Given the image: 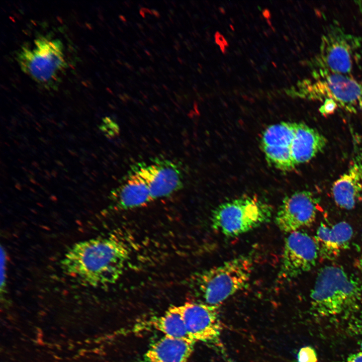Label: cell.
I'll return each mask as SVG.
<instances>
[{
  "mask_svg": "<svg viewBox=\"0 0 362 362\" xmlns=\"http://www.w3.org/2000/svg\"><path fill=\"white\" fill-rule=\"evenodd\" d=\"M131 251L114 237H97L78 242L61 261L64 273L80 284L102 287L115 283L123 274Z\"/></svg>",
  "mask_w": 362,
  "mask_h": 362,
  "instance_id": "obj_1",
  "label": "cell"
},
{
  "mask_svg": "<svg viewBox=\"0 0 362 362\" xmlns=\"http://www.w3.org/2000/svg\"><path fill=\"white\" fill-rule=\"evenodd\" d=\"M362 296V285L342 267L326 265L318 272L310 294L313 310L321 316L340 315L353 308Z\"/></svg>",
  "mask_w": 362,
  "mask_h": 362,
  "instance_id": "obj_2",
  "label": "cell"
},
{
  "mask_svg": "<svg viewBox=\"0 0 362 362\" xmlns=\"http://www.w3.org/2000/svg\"><path fill=\"white\" fill-rule=\"evenodd\" d=\"M308 130L309 126L301 122H281L268 126L262 133L260 145L269 164L290 171L309 161Z\"/></svg>",
  "mask_w": 362,
  "mask_h": 362,
  "instance_id": "obj_3",
  "label": "cell"
},
{
  "mask_svg": "<svg viewBox=\"0 0 362 362\" xmlns=\"http://www.w3.org/2000/svg\"><path fill=\"white\" fill-rule=\"evenodd\" d=\"M253 268L252 258L241 255L198 273L193 278V286L203 302L219 306L246 286Z\"/></svg>",
  "mask_w": 362,
  "mask_h": 362,
  "instance_id": "obj_4",
  "label": "cell"
},
{
  "mask_svg": "<svg viewBox=\"0 0 362 362\" xmlns=\"http://www.w3.org/2000/svg\"><path fill=\"white\" fill-rule=\"evenodd\" d=\"M288 93L312 101L332 99L350 113L362 111V81L347 75L313 72L312 79L299 81Z\"/></svg>",
  "mask_w": 362,
  "mask_h": 362,
  "instance_id": "obj_5",
  "label": "cell"
},
{
  "mask_svg": "<svg viewBox=\"0 0 362 362\" xmlns=\"http://www.w3.org/2000/svg\"><path fill=\"white\" fill-rule=\"evenodd\" d=\"M16 59L25 73L46 88L59 81L67 64L61 41L43 35L34 39L32 44L22 46Z\"/></svg>",
  "mask_w": 362,
  "mask_h": 362,
  "instance_id": "obj_6",
  "label": "cell"
},
{
  "mask_svg": "<svg viewBox=\"0 0 362 362\" xmlns=\"http://www.w3.org/2000/svg\"><path fill=\"white\" fill-rule=\"evenodd\" d=\"M272 207L256 197H244L224 202L213 211V229L228 237H235L269 222Z\"/></svg>",
  "mask_w": 362,
  "mask_h": 362,
  "instance_id": "obj_7",
  "label": "cell"
},
{
  "mask_svg": "<svg viewBox=\"0 0 362 362\" xmlns=\"http://www.w3.org/2000/svg\"><path fill=\"white\" fill-rule=\"evenodd\" d=\"M361 44V38L337 24L329 25L322 35L317 54L311 61L313 72L349 75Z\"/></svg>",
  "mask_w": 362,
  "mask_h": 362,
  "instance_id": "obj_8",
  "label": "cell"
},
{
  "mask_svg": "<svg viewBox=\"0 0 362 362\" xmlns=\"http://www.w3.org/2000/svg\"><path fill=\"white\" fill-rule=\"evenodd\" d=\"M318 255L314 238L300 230L290 233L285 241L279 277L289 281L309 272Z\"/></svg>",
  "mask_w": 362,
  "mask_h": 362,
  "instance_id": "obj_9",
  "label": "cell"
},
{
  "mask_svg": "<svg viewBox=\"0 0 362 362\" xmlns=\"http://www.w3.org/2000/svg\"><path fill=\"white\" fill-rule=\"evenodd\" d=\"M317 199L308 191L296 192L283 200L275 217L279 228L291 233L311 225L317 213Z\"/></svg>",
  "mask_w": 362,
  "mask_h": 362,
  "instance_id": "obj_10",
  "label": "cell"
},
{
  "mask_svg": "<svg viewBox=\"0 0 362 362\" xmlns=\"http://www.w3.org/2000/svg\"><path fill=\"white\" fill-rule=\"evenodd\" d=\"M147 184L153 200L168 197L183 186V175L174 162L156 158L149 164L140 163L132 168Z\"/></svg>",
  "mask_w": 362,
  "mask_h": 362,
  "instance_id": "obj_11",
  "label": "cell"
},
{
  "mask_svg": "<svg viewBox=\"0 0 362 362\" xmlns=\"http://www.w3.org/2000/svg\"><path fill=\"white\" fill-rule=\"evenodd\" d=\"M186 327L191 340L216 342L222 331L218 307L204 302H187L181 305Z\"/></svg>",
  "mask_w": 362,
  "mask_h": 362,
  "instance_id": "obj_12",
  "label": "cell"
},
{
  "mask_svg": "<svg viewBox=\"0 0 362 362\" xmlns=\"http://www.w3.org/2000/svg\"><path fill=\"white\" fill-rule=\"evenodd\" d=\"M353 157L349 168L334 182L331 188L335 204L346 210L353 209L362 194V150Z\"/></svg>",
  "mask_w": 362,
  "mask_h": 362,
  "instance_id": "obj_13",
  "label": "cell"
},
{
  "mask_svg": "<svg viewBox=\"0 0 362 362\" xmlns=\"http://www.w3.org/2000/svg\"><path fill=\"white\" fill-rule=\"evenodd\" d=\"M352 235L351 226L345 221L333 225L321 222L314 238L319 255L325 259L337 258L348 247Z\"/></svg>",
  "mask_w": 362,
  "mask_h": 362,
  "instance_id": "obj_14",
  "label": "cell"
},
{
  "mask_svg": "<svg viewBox=\"0 0 362 362\" xmlns=\"http://www.w3.org/2000/svg\"><path fill=\"white\" fill-rule=\"evenodd\" d=\"M115 207L129 210L143 206L153 200L144 180L133 169L117 188L111 192Z\"/></svg>",
  "mask_w": 362,
  "mask_h": 362,
  "instance_id": "obj_15",
  "label": "cell"
},
{
  "mask_svg": "<svg viewBox=\"0 0 362 362\" xmlns=\"http://www.w3.org/2000/svg\"><path fill=\"white\" fill-rule=\"evenodd\" d=\"M195 342L164 336L145 352L144 362H189Z\"/></svg>",
  "mask_w": 362,
  "mask_h": 362,
  "instance_id": "obj_16",
  "label": "cell"
},
{
  "mask_svg": "<svg viewBox=\"0 0 362 362\" xmlns=\"http://www.w3.org/2000/svg\"><path fill=\"white\" fill-rule=\"evenodd\" d=\"M147 322L164 336L193 341L186 327L181 305L169 307L163 314L153 318Z\"/></svg>",
  "mask_w": 362,
  "mask_h": 362,
  "instance_id": "obj_17",
  "label": "cell"
},
{
  "mask_svg": "<svg viewBox=\"0 0 362 362\" xmlns=\"http://www.w3.org/2000/svg\"><path fill=\"white\" fill-rule=\"evenodd\" d=\"M298 362H318V357L315 349L311 346L302 347L298 353Z\"/></svg>",
  "mask_w": 362,
  "mask_h": 362,
  "instance_id": "obj_18",
  "label": "cell"
},
{
  "mask_svg": "<svg viewBox=\"0 0 362 362\" xmlns=\"http://www.w3.org/2000/svg\"><path fill=\"white\" fill-rule=\"evenodd\" d=\"M322 102L323 104L319 108V111L323 116H327L334 113L338 107L337 103L332 99H327Z\"/></svg>",
  "mask_w": 362,
  "mask_h": 362,
  "instance_id": "obj_19",
  "label": "cell"
},
{
  "mask_svg": "<svg viewBox=\"0 0 362 362\" xmlns=\"http://www.w3.org/2000/svg\"><path fill=\"white\" fill-rule=\"evenodd\" d=\"M4 251L3 250V249H1V291H2L3 288H4L5 282L6 257L5 253H4Z\"/></svg>",
  "mask_w": 362,
  "mask_h": 362,
  "instance_id": "obj_20",
  "label": "cell"
},
{
  "mask_svg": "<svg viewBox=\"0 0 362 362\" xmlns=\"http://www.w3.org/2000/svg\"><path fill=\"white\" fill-rule=\"evenodd\" d=\"M338 362H362V351L351 354L346 359Z\"/></svg>",
  "mask_w": 362,
  "mask_h": 362,
  "instance_id": "obj_21",
  "label": "cell"
},
{
  "mask_svg": "<svg viewBox=\"0 0 362 362\" xmlns=\"http://www.w3.org/2000/svg\"><path fill=\"white\" fill-rule=\"evenodd\" d=\"M215 40L216 43L220 46L222 50L224 51L225 47L227 46V43L224 38L219 32H217L215 34Z\"/></svg>",
  "mask_w": 362,
  "mask_h": 362,
  "instance_id": "obj_22",
  "label": "cell"
},
{
  "mask_svg": "<svg viewBox=\"0 0 362 362\" xmlns=\"http://www.w3.org/2000/svg\"><path fill=\"white\" fill-rule=\"evenodd\" d=\"M356 265L357 266L358 269L362 272V250L361 254L358 258L357 261L356 262Z\"/></svg>",
  "mask_w": 362,
  "mask_h": 362,
  "instance_id": "obj_23",
  "label": "cell"
},
{
  "mask_svg": "<svg viewBox=\"0 0 362 362\" xmlns=\"http://www.w3.org/2000/svg\"><path fill=\"white\" fill-rule=\"evenodd\" d=\"M151 12H152V14H153L154 16H155L157 18H159L160 17V14L156 10H152Z\"/></svg>",
  "mask_w": 362,
  "mask_h": 362,
  "instance_id": "obj_24",
  "label": "cell"
},
{
  "mask_svg": "<svg viewBox=\"0 0 362 362\" xmlns=\"http://www.w3.org/2000/svg\"><path fill=\"white\" fill-rule=\"evenodd\" d=\"M125 65L127 68H129L130 69H131V70L133 69V67L131 65H130V64H129L128 63L125 62Z\"/></svg>",
  "mask_w": 362,
  "mask_h": 362,
  "instance_id": "obj_25",
  "label": "cell"
},
{
  "mask_svg": "<svg viewBox=\"0 0 362 362\" xmlns=\"http://www.w3.org/2000/svg\"><path fill=\"white\" fill-rule=\"evenodd\" d=\"M140 14L141 16H142L143 17H145V13L142 10H140Z\"/></svg>",
  "mask_w": 362,
  "mask_h": 362,
  "instance_id": "obj_26",
  "label": "cell"
},
{
  "mask_svg": "<svg viewBox=\"0 0 362 362\" xmlns=\"http://www.w3.org/2000/svg\"><path fill=\"white\" fill-rule=\"evenodd\" d=\"M137 26L140 29H142L143 28V26L140 24H137Z\"/></svg>",
  "mask_w": 362,
  "mask_h": 362,
  "instance_id": "obj_27",
  "label": "cell"
},
{
  "mask_svg": "<svg viewBox=\"0 0 362 362\" xmlns=\"http://www.w3.org/2000/svg\"><path fill=\"white\" fill-rule=\"evenodd\" d=\"M120 18L122 20V21L126 22V19L123 16H120Z\"/></svg>",
  "mask_w": 362,
  "mask_h": 362,
  "instance_id": "obj_28",
  "label": "cell"
},
{
  "mask_svg": "<svg viewBox=\"0 0 362 362\" xmlns=\"http://www.w3.org/2000/svg\"><path fill=\"white\" fill-rule=\"evenodd\" d=\"M138 44L142 46V45H144V43L142 41H139L138 42Z\"/></svg>",
  "mask_w": 362,
  "mask_h": 362,
  "instance_id": "obj_29",
  "label": "cell"
},
{
  "mask_svg": "<svg viewBox=\"0 0 362 362\" xmlns=\"http://www.w3.org/2000/svg\"><path fill=\"white\" fill-rule=\"evenodd\" d=\"M144 51L145 52L146 54H147L148 56H151L150 53L147 50H145Z\"/></svg>",
  "mask_w": 362,
  "mask_h": 362,
  "instance_id": "obj_30",
  "label": "cell"
},
{
  "mask_svg": "<svg viewBox=\"0 0 362 362\" xmlns=\"http://www.w3.org/2000/svg\"><path fill=\"white\" fill-rule=\"evenodd\" d=\"M140 70L141 72L143 73L145 72V70L144 69V68H140Z\"/></svg>",
  "mask_w": 362,
  "mask_h": 362,
  "instance_id": "obj_31",
  "label": "cell"
},
{
  "mask_svg": "<svg viewBox=\"0 0 362 362\" xmlns=\"http://www.w3.org/2000/svg\"><path fill=\"white\" fill-rule=\"evenodd\" d=\"M158 26H159V27L160 29H162V28H163V27H162V25H161V24L158 23Z\"/></svg>",
  "mask_w": 362,
  "mask_h": 362,
  "instance_id": "obj_32",
  "label": "cell"
},
{
  "mask_svg": "<svg viewBox=\"0 0 362 362\" xmlns=\"http://www.w3.org/2000/svg\"><path fill=\"white\" fill-rule=\"evenodd\" d=\"M56 162H57V164H61V166H63V164H62V163L61 162L57 161Z\"/></svg>",
  "mask_w": 362,
  "mask_h": 362,
  "instance_id": "obj_33",
  "label": "cell"
},
{
  "mask_svg": "<svg viewBox=\"0 0 362 362\" xmlns=\"http://www.w3.org/2000/svg\"><path fill=\"white\" fill-rule=\"evenodd\" d=\"M30 180H31V182L32 183H34V184H36V182H35V180L34 179H31Z\"/></svg>",
  "mask_w": 362,
  "mask_h": 362,
  "instance_id": "obj_34",
  "label": "cell"
},
{
  "mask_svg": "<svg viewBox=\"0 0 362 362\" xmlns=\"http://www.w3.org/2000/svg\"><path fill=\"white\" fill-rule=\"evenodd\" d=\"M178 61L180 62V63H183V60L180 59L179 57L177 58Z\"/></svg>",
  "mask_w": 362,
  "mask_h": 362,
  "instance_id": "obj_35",
  "label": "cell"
},
{
  "mask_svg": "<svg viewBox=\"0 0 362 362\" xmlns=\"http://www.w3.org/2000/svg\"><path fill=\"white\" fill-rule=\"evenodd\" d=\"M359 345H360V350H361V351H362V341L360 342Z\"/></svg>",
  "mask_w": 362,
  "mask_h": 362,
  "instance_id": "obj_36",
  "label": "cell"
},
{
  "mask_svg": "<svg viewBox=\"0 0 362 362\" xmlns=\"http://www.w3.org/2000/svg\"><path fill=\"white\" fill-rule=\"evenodd\" d=\"M169 11L170 12V13L171 15H173L174 13H173V11L172 10H169Z\"/></svg>",
  "mask_w": 362,
  "mask_h": 362,
  "instance_id": "obj_37",
  "label": "cell"
},
{
  "mask_svg": "<svg viewBox=\"0 0 362 362\" xmlns=\"http://www.w3.org/2000/svg\"><path fill=\"white\" fill-rule=\"evenodd\" d=\"M178 35L180 38H183V36L182 34L180 35V34H179Z\"/></svg>",
  "mask_w": 362,
  "mask_h": 362,
  "instance_id": "obj_38",
  "label": "cell"
}]
</instances>
